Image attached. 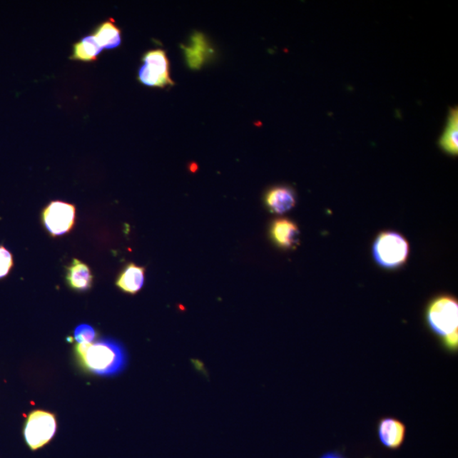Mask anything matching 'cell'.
<instances>
[{"label": "cell", "instance_id": "obj_1", "mask_svg": "<svg viewBox=\"0 0 458 458\" xmlns=\"http://www.w3.org/2000/svg\"><path fill=\"white\" fill-rule=\"evenodd\" d=\"M74 353L80 367L93 375H118L127 367V352L123 345L114 339L105 338L91 344H76Z\"/></svg>", "mask_w": 458, "mask_h": 458}, {"label": "cell", "instance_id": "obj_2", "mask_svg": "<svg viewBox=\"0 0 458 458\" xmlns=\"http://www.w3.org/2000/svg\"><path fill=\"white\" fill-rule=\"evenodd\" d=\"M426 321L429 330L442 341L458 332V303L451 295H439L428 305Z\"/></svg>", "mask_w": 458, "mask_h": 458}, {"label": "cell", "instance_id": "obj_3", "mask_svg": "<svg viewBox=\"0 0 458 458\" xmlns=\"http://www.w3.org/2000/svg\"><path fill=\"white\" fill-rule=\"evenodd\" d=\"M58 428L55 413L46 410L31 411L24 425V438L31 452L46 447L56 437Z\"/></svg>", "mask_w": 458, "mask_h": 458}, {"label": "cell", "instance_id": "obj_4", "mask_svg": "<svg viewBox=\"0 0 458 458\" xmlns=\"http://www.w3.org/2000/svg\"><path fill=\"white\" fill-rule=\"evenodd\" d=\"M372 255L380 267L395 269L405 264L409 255V244L396 232L381 233L372 245Z\"/></svg>", "mask_w": 458, "mask_h": 458}, {"label": "cell", "instance_id": "obj_5", "mask_svg": "<svg viewBox=\"0 0 458 458\" xmlns=\"http://www.w3.org/2000/svg\"><path fill=\"white\" fill-rule=\"evenodd\" d=\"M143 65L138 70L139 83L152 88L173 86L170 76V63L167 53L163 49H153L142 58Z\"/></svg>", "mask_w": 458, "mask_h": 458}, {"label": "cell", "instance_id": "obj_6", "mask_svg": "<svg viewBox=\"0 0 458 458\" xmlns=\"http://www.w3.org/2000/svg\"><path fill=\"white\" fill-rule=\"evenodd\" d=\"M42 220L52 237L65 235L74 228L76 206L65 201H51L43 210Z\"/></svg>", "mask_w": 458, "mask_h": 458}, {"label": "cell", "instance_id": "obj_7", "mask_svg": "<svg viewBox=\"0 0 458 458\" xmlns=\"http://www.w3.org/2000/svg\"><path fill=\"white\" fill-rule=\"evenodd\" d=\"M406 425L395 417H384L378 424V434L382 444L390 450H397L405 441Z\"/></svg>", "mask_w": 458, "mask_h": 458}, {"label": "cell", "instance_id": "obj_8", "mask_svg": "<svg viewBox=\"0 0 458 458\" xmlns=\"http://www.w3.org/2000/svg\"><path fill=\"white\" fill-rule=\"evenodd\" d=\"M270 236L273 243L280 248L293 249L299 244V228L291 220L278 218L271 224Z\"/></svg>", "mask_w": 458, "mask_h": 458}, {"label": "cell", "instance_id": "obj_9", "mask_svg": "<svg viewBox=\"0 0 458 458\" xmlns=\"http://www.w3.org/2000/svg\"><path fill=\"white\" fill-rule=\"evenodd\" d=\"M264 202L272 213L283 215L295 208L296 195L293 188L290 187L276 186L266 193Z\"/></svg>", "mask_w": 458, "mask_h": 458}, {"label": "cell", "instance_id": "obj_10", "mask_svg": "<svg viewBox=\"0 0 458 458\" xmlns=\"http://www.w3.org/2000/svg\"><path fill=\"white\" fill-rule=\"evenodd\" d=\"M66 281L71 290L85 292L92 288L93 276L91 268L82 260L73 259L66 268Z\"/></svg>", "mask_w": 458, "mask_h": 458}, {"label": "cell", "instance_id": "obj_11", "mask_svg": "<svg viewBox=\"0 0 458 458\" xmlns=\"http://www.w3.org/2000/svg\"><path fill=\"white\" fill-rule=\"evenodd\" d=\"M146 268L129 263L121 272L116 285L129 295H136L145 284Z\"/></svg>", "mask_w": 458, "mask_h": 458}, {"label": "cell", "instance_id": "obj_12", "mask_svg": "<svg viewBox=\"0 0 458 458\" xmlns=\"http://www.w3.org/2000/svg\"><path fill=\"white\" fill-rule=\"evenodd\" d=\"M439 146L447 154L457 156L458 154V108L449 110L446 128L439 139Z\"/></svg>", "mask_w": 458, "mask_h": 458}, {"label": "cell", "instance_id": "obj_13", "mask_svg": "<svg viewBox=\"0 0 458 458\" xmlns=\"http://www.w3.org/2000/svg\"><path fill=\"white\" fill-rule=\"evenodd\" d=\"M92 35L103 49H114L122 44V31L112 18L97 26Z\"/></svg>", "mask_w": 458, "mask_h": 458}, {"label": "cell", "instance_id": "obj_14", "mask_svg": "<svg viewBox=\"0 0 458 458\" xmlns=\"http://www.w3.org/2000/svg\"><path fill=\"white\" fill-rule=\"evenodd\" d=\"M73 49V55L71 56L70 59L83 62L96 61L103 51V49L92 34L75 43Z\"/></svg>", "mask_w": 458, "mask_h": 458}, {"label": "cell", "instance_id": "obj_15", "mask_svg": "<svg viewBox=\"0 0 458 458\" xmlns=\"http://www.w3.org/2000/svg\"><path fill=\"white\" fill-rule=\"evenodd\" d=\"M97 331L88 325H80L76 327L74 338L78 344H91L96 339Z\"/></svg>", "mask_w": 458, "mask_h": 458}, {"label": "cell", "instance_id": "obj_16", "mask_svg": "<svg viewBox=\"0 0 458 458\" xmlns=\"http://www.w3.org/2000/svg\"><path fill=\"white\" fill-rule=\"evenodd\" d=\"M14 267V258L10 250L0 245V280L10 275Z\"/></svg>", "mask_w": 458, "mask_h": 458}, {"label": "cell", "instance_id": "obj_17", "mask_svg": "<svg viewBox=\"0 0 458 458\" xmlns=\"http://www.w3.org/2000/svg\"><path fill=\"white\" fill-rule=\"evenodd\" d=\"M320 458H345L343 456L337 452H327L326 454L322 456Z\"/></svg>", "mask_w": 458, "mask_h": 458}]
</instances>
